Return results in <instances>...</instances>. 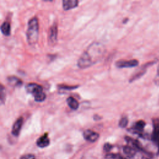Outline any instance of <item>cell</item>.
Masks as SVG:
<instances>
[{
	"mask_svg": "<svg viewBox=\"0 0 159 159\" xmlns=\"http://www.w3.org/2000/svg\"><path fill=\"white\" fill-rule=\"evenodd\" d=\"M106 52L105 47L99 42L91 43L83 52L77 61V66L81 68H87L99 61Z\"/></svg>",
	"mask_w": 159,
	"mask_h": 159,
	"instance_id": "6da1fadb",
	"label": "cell"
},
{
	"mask_svg": "<svg viewBox=\"0 0 159 159\" xmlns=\"http://www.w3.org/2000/svg\"><path fill=\"white\" fill-rule=\"evenodd\" d=\"M39 25L37 17H33L28 22L27 29L26 31L27 41L30 45H35L39 39Z\"/></svg>",
	"mask_w": 159,
	"mask_h": 159,
	"instance_id": "7a4b0ae2",
	"label": "cell"
},
{
	"mask_svg": "<svg viewBox=\"0 0 159 159\" xmlns=\"http://www.w3.org/2000/svg\"><path fill=\"white\" fill-rule=\"evenodd\" d=\"M26 91L32 94L36 102H41L45 100L46 94L43 92V88L41 85L35 83H30L25 86Z\"/></svg>",
	"mask_w": 159,
	"mask_h": 159,
	"instance_id": "3957f363",
	"label": "cell"
},
{
	"mask_svg": "<svg viewBox=\"0 0 159 159\" xmlns=\"http://www.w3.org/2000/svg\"><path fill=\"white\" fill-rule=\"evenodd\" d=\"M156 63V61H150V62H148L144 65H143L137 71H136L129 79V81L130 83H132L135 80H137V79L140 78L141 76H142L147 71V68L153 65V64H155Z\"/></svg>",
	"mask_w": 159,
	"mask_h": 159,
	"instance_id": "277c9868",
	"label": "cell"
},
{
	"mask_svg": "<svg viewBox=\"0 0 159 159\" xmlns=\"http://www.w3.org/2000/svg\"><path fill=\"white\" fill-rule=\"evenodd\" d=\"M115 65L118 68H132L137 66L139 65V61L136 59L130 60H119L116 62Z\"/></svg>",
	"mask_w": 159,
	"mask_h": 159,
	"instance_id": "5b68a950",
	"label": "cell"
},
{
	"mask_svg": "<svg viewBox=\"0 0 159 159\" xmlns=\"http://www.w3.org/2000/svg\"><path fill=\"white\" fill-rule=\"evenodd\" d=\"M57 34L58 29L57 25L54 23L49 29L48 33V42L50 45H54L57 41Z\"/></svg>",
	"mask_w": 159,
	"mask_h": 159,
	"instance_id": "8992f818",
	"label": "cell"
},
{
	"mask_svg": "<svg viewBox=\"0 0 159 159\" xmlns=\"http://www.w3.org/2000/svg\"><path fill=\"white\" fill-rule=\"evenodd\" d=\"M145 124H146L143 120H138L134 124V126L131 129H130V130L134 134H137L140 136L143 137L142 133H143L144 127L145 126Z\"/></svg>",
	"mask_w": 159,
	"mask_h": 159,
	"instance_id": "52a82bcc",
	"label": "cell"
},
{
	"mask_svg": "<svg viewBox=\"0 0 159 159\" xmlns=\"http://www.w3.org/2000/svg\"><path fill=\"white\" fill-rule=\"evenodd\" d=\"M83 137L84 139L90 142H94L99 137V134L93 130L90 129H87L83 132Z\"/></svg>",
	"mask_w": 159,
	"mask_h": 159,
	"instance_id": "ba28073f",
	"label": "cell"
},
{
	"mask_svg": "<svg viewBox=\"0 0 159 159\" xmlns=\"http://www.w3.org/2000/svg\"><path fill=\"white\" fill-rule=\"evenodd\" d=\"M24 122V118L22 117H19L14 122L12 127V134L16 137H17L19 135L20 130L22 129V125Z\"/></svg>",
	"mask_w": 159,
	"mask_h": 159,
	"instance_id": "9c48e42d",
	"label": "cell"
},
{
	"mask_svg": "<svg viewBox=\"0 0 159 159\" xmlns=\"http://www.w3.org/2000/svg\"><path fill=\"white\" fill-rule=\"evenodd\" d=\"M78 2L77 0H63L62 1V7L65 11L70 10L76 7L78 5Z\"/></svg>",
	"mask_w": 159,
	"mask_h": 159,
	"instance_id": "30bf717a",
	"label": "cell"
},
{
	"mask_svg": "<svg viewBox=\"0 0 159 159\" xmlns=\"http://www.w3.org/2000/svg\"><path fill=\"white\" fill-rule=\"evenodd\" d=\"M50 144V139L48 137V134L45 133L40 137L37 140V145L40 148L47 147Z\"/></svg>",
	"mask_w": 159,
	"mask_h": 159,
	"instance_id": "8fae6325",
	"label": "cell"
},
{
	"mask_svg": "<svg viewBox=\"0 0 159 159\" xmlns=\"http://www.w3.org/2000/svg\"><path fill=\"white\" fill-rule=\"evenodd\" d=\"M8 83L13 87H20L22 85V81L15 76H10L7 78Z\"/></svg>",
	"mask_w": 159,
	"mask_h": 159,
	"instance_id": "7c38bea8",
	"label": "cell"
},
{
	"mask_svg": "<svg viewBox=\"0 0 159 159\" xmlns=\"http://www.w3.org/2000/svg\"><path fill=\"white\" fill-rule=\"evenodd\" d=\"M66 102L68 106L73 110H77L80 106L78 101L72 96H70L66 99Z\"/></svg>",
	"mask_w": 159,
	"mask_h": 159,
	"instance_id": "4fadbf2b",
	"label": "cell"
},
{
	"mask_svg": "<svg viewBox=\"0 0 159 159\" xmlns=\"http://www.w3.org/2000/svg\"><path fill=\"white\" fill-rule=\"evenodd\" d=\"M11 24L7 21H4L1 26V30L3 35L6 36H9L11 34Z\"/></svg>",
	"mask_w": 159,
	"mask_h": 159,
	"instance_id": "5bb4252c",
	"label": "cell"
},
{
	"mask_svg": "<svg viewBox=\"0 0 159 159\" xmlns=\"http://www.w3.org/2000/svg\"><path fill=\"white\" fill-rule=\"evenodd\" d=\"M128 122H129L128 118L126 116H124L120 119L119 122V126L121 128H124L127 125Z\"/></svg>",
	"mask_w": 159,
	"mask_h": 159,
	"instance_id": "9a60e30c",
	"label": "cell"
},
{
	"mask_svg": "<svg viewBox=\"0 0 159 159\" xmlns=\"http://www.w3.org/2000/svg\"><path fill=\"white\" fill-rule=\"evenodd\" d=\"M79 86H68V85H65V84H60L58 85V88L60 89H63V90H73L77 88H78Z\"/></svg>",
	"mask_w": 159,
	"mask_h": 159,
	"instance_id": "2e32d148",
	"label": "cell"
},
{
	"mask_svg": "<svg viewBox=\"0 0 159 159\" xmlns=\"http://www.w3.org/2000/svg\"><path fill=\"white\" fill-rule=\"evenodd\" d=\"M6 89L3 86L2 84H1V104H4L6 101Z\"/></svg>",
	"mask_w": 159,
	"mask_h": 159,
	"instance_id": "e0dca14e",
	"label": "cell"
},
{
	"mask_svg": "<svg viewBox=\"0 0 159 159\" xmlns=\"http://www.w3.org/2000/svg\"><path fill=\"white\" fill-rule=\"evenodd\" d=\"M106 159H125L119 154H116V153L108 154L106 155Z\"/></svg>",
	"mask_w": 159,
	"mask_h": 159,
	"instance_id": "ac0fdd59",
	"label": "cell"
},
{
	"mask_svg": "<svg viewBox=\"0 0 159 159\" xmlns=\"http://www.w3.org/2000/svg\"><path fill=\"white\" fill-rule=\"evenodd\" d=\"M154 83L155 84V85L159 86V65L158 66V68H157V74L154 78Z\"/></svg>",
	"mask_w": 159,
	"mask_h": 159,
	"instance_id": "d6986e66",
	"label": "cell"
},
{
	"mask_svg": "<svg viewBox=\"0 0 159 159\" xmlns=\"http://www.w3.org/2000/svg\"><path fill=\"white\" fill-rule=\"evenodd\" d=\"M20 159H35V156L31 153H28L22 155Z\"/></svg>",
	"mask_w": 159,
	"mask_h": 159,
	"instance_id": "ffe728a7",
	"label": "cell"
},
{
	"mask_svg": "<svg viewBox=\"0 0 159 159\" xmlns=\"http://www.w3.org/2000/svg\"><path fill=\"white\" fill-rule=\"evenodd\" d=\"M112 148V145L109 143H106L104 145V150L106 152H109Z\"/></svg>",
	"mask_w": 159,
	"mask_h": 159,
	"instance_id": "44dd1931",
	"label": "cell"
},
{
	"mask_svg": "<svg viewBox=\"0 0 159 159\" xmlns=\"http://www.w3.org/2000/svg\"><path fill=\"white\" fill-rule=\"evenodd\" d=\"M93 118H94V120H100V119H101V117L99 116H98V115H97V114H95V115L94 116Z\"/></svg>",
	"mask_w": 159,
	"mask_h": 159,
	"instance_id": "7402d4cb",
	"label": "cell"
}]
</instances>
